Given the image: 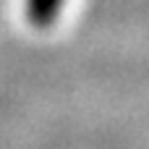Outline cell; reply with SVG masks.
<instances>
[{
  "label": "cell",
  "instance_id": "cell-1",
  "mask_svg": "<svg viewBox=\"0 0 149 149\" xmlns=\"http://www.w3.org/2000/svg\"><path fill=\"white\" fill-rule=\"evenodd\" d=\"M63 8V0H26L24 10H26V21L34 29H50L58 18Z\"/></svg>",
  "mask_w": 149,
  "mask_h": 149
}]
</instances>
